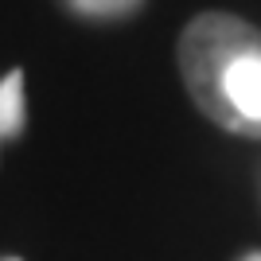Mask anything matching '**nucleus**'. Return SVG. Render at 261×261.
<instances>
[{
    "label": "nucleus",
    "mask_w": 261,
    "mask_h": 261,
    "mask_svg": "<svg viewBox=\"0 0 261 261\" xmlns=\"http://www.w3.org/2000/svg\"><path fill=\"white\" fill-rule=\"evenodd\" d=\"M242 261H261V253H250V257H242Z\"/></svg>",
    "instance_id": "4"
},
{
    "label": "nucleus",
    "mask_w": 261,
    "mask_h": 261,
    "mask_svg": "<svg viewBox=\"0 0 261 261\" xmlns=\"http://www.w3.org/2000/svg\"><path fill=\"white\" fill-rule=\"evenodd\" d=\"M4 261H20V257H4Z\"/></svg>",
    "instance_id": "5"
},
{
    "label": "nucleus",
    "mask_w": 261,
    "mask_h": 261,
    "mask_svg": "<svg viewBox=\"0 0 261 261\" xmlns=\"http://www.w3.org/2000/svg\"><path fill=\"white\" fill-rule=\"evenodd\" d=\"M82 16H125V12H133L141 0H70Z\"/></svg>",
    "instance_id": "3"
},
{
    "label": "nucleus",
    "mask_w": 261,
    "mask_h": 261,
    "mask_svg": "<svg viewBox=\"0 0 261 261\" xmlns=\"http://www.w3.org/2000/svg\"><path fill=\"white\" fill-rule=\"evenodd\" d=\"M28 121V106H23V74L12 70L0 82V141L4 137H16Z\"/></svg>",
    "instance_id": "2"
},
{
    "label": "nucleus",
    "mask_w": 261,
    "mask_h": 261,
    "mask_svg": "<svg viewBox=\"0 0 261 261\" xmlns=\"http://www.w3.org/2000/svg\"><path fill=\"white\" fill-rule=\"evenodd\" d=\"M179 78L218 129L261 137V28L230 12H203L179 35Z\"/></svg>",
    "instance_id": "1"
}]
</instances>
